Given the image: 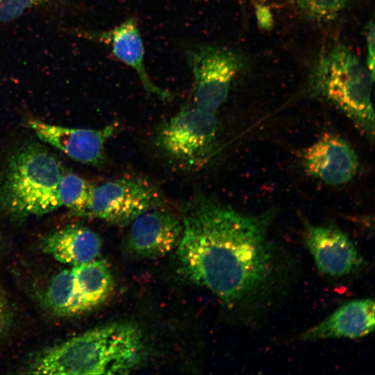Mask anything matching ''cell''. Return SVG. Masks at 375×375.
<instances>
[{
	"label": "cell",
	"instance_id": "obj_1",
	"mask_svg": "<svg viewBox=\"0 0 375 375\" xmlns=\"http://www.w3.org/2000/svg\"><path fill=\"white\" fill-rule=\"evenodd\" d=\"M273 215L244 214L212 197H195L182 219L181 268L228 306L247 315L265 308L289 278V265L268 235Z\"/></svg>",
	"mask_w": 375,
	"mask_h": 375
},
{
	"label": "cell",
	"instance_id": "obj_2",
	"mask_svg": "<svg viewBox=\"0 0 375 375\" xmlns=\"http://www.w3.org/2000/svg\"><path fill=\"white\" fill-rule=\"evenodd\" d=\"M144 344L139 328L115 322L92 328L47 349L31 365L36 374H121L142 363Z\"/></svg>",
	"mask_w": 375,
	"mask_h": 375
},
{
	"label": "cell",
	"instance_id": "obj_3",
	"mask_svg": "<svg viewBox=\"0 0 375 375\" xmlns=\"http://www.w3.org/2000/svg\"><path fill=\"white\" fill-rule=\"evenodd\" d=\"M62 162L40 144L28 143L8 157L0 178V208L14 219L40 216L62 206Z\"/></svg>",
	"mask_w": 375,
	"mask_h": 375
},
{
	"label": "cell",
	"instance_id": "obj_4",
	"mask_svg": "<svg viewBox=\"0 0 375 375\" xmlns=\"http://www.w3.org/2000/svg\"><path fill=\"white\" fill-rule=\"evenodd\" d=\"M374 77L345 44L333 41L318 56L309 78L312 95L342 110L369 139L374 135Z\"/></svg>",
	"mask_w": 375,
	"mask_h": 375
},
{
	"label": "cell",
	"instance_id": "obj_5",
	"mask_svg": "<svg viewBox=\"0 0 375 375\" xmlns=\"http://www.w3.org/2000/svg\"><path fill=\"white\" fill-rule=\"evenodd\" d=\"M219 129L215 112L193 104L160 123L153 142L181 168L197 170L207 165L217 152Z\"/></svg>",
	"mask_w": 375,
	"mask_h": 375
},
{
	"label": "cell",
	"instance_id": "obj_6",
	"mask_svg": "<svg viewBox=\"0 0 375 375\" xmlns=\"http://www.w3.org/2000/svg\"><path fill=\"white\" fill-rule=\"evenodd\" d=\"M162 203L160 192L151 182L140 176H125L92 185L85 217L127 225Z\"/></svg>",
	"mask_w": 375,
	"mask_h": 375
},
{
	"label": "cell",
	"instance_id": "obj_7",
	"mask_svg": "<svg viewBox=\"0 0 375 375\" xmlns=\"http://www.w3.org/2000/svg\"><path fill=\"white\" fill-rule=\"evenodd\" d=\"M193 104L215 112L226 99L231 83L244 61L235 51L217 46L198 47L191 53Z\"/></svg>",
	"mask_w": 375,
	"mask_h": 375
},
{
	"label": "cell",
	"instance_id": "obj_8",
	"mask_svg": "<svg viewBox=\"0 0 375 375\" xmlns=\"http://www.w3.org/2000/svg\"><path fill=\"white\" fill-rule=\"evenodd\" d=\"M27 126L38 138L72 160L99 167L106 160L105 147L115 131L114 124L99 129L69 128L30 119Z\"/></svg>",
	"mask_w": 375,
	"mask_h": 375
},
{
	"label": "cell",
	"instance_id": "obj_9",
	"mask_svg": "<svg viewBox=\"0 0 375 375\" xmlns=\"http://www.w3.org/2000/svg\"><path fill=\"white\" fill-rule=\"evenodd\" d=\"M306 247L319 271L333 278L356 273L363 258L349 236L331 225H308L304 233Z\"/></svg>",
	"mask_w": 375,
	"mask_h": 375
},
{
	"label": "cell",
	"instance_id": "obj_10",
	"mask_svg": "<svg viewBox=\"0 0 375 375\" xmlns=\"http://www.w3.org/2000/svg\"><path fill=\"white\" fill-rule=\"evenodd\" d=\"M303 165L312 177L329 185L351 181L358 169L357 155L342 137L325 133L303 153Z\"/></svg>",
	"mask_w": 375,
	"mask_h": 375
},
{
	"label": "cell",
	"instance_id": "obj_11",
	"mask_svg": "<svg viewBox=\"0 0 375 375\" xmlns=\"http://www.w3.org/2000/svg\"><path fill=\"white\" fill-rule=\"evenodd\" d=\"M127 244L132 253L146 258L165 256L177 247L183 233V222L175 215L160 207L134 219Z\"/></svg>",
	"mask_w": 375,
	"mask_h": 375
},
{
	"label": "cell",
	"instance_id": "obj_12",
	"mask_svg": "<svg viewBox=\"0 0 375 375\" xmlns=\"http://www.w3.org/2000/svg\"><path fill=\"white\" fill-rule=\"evenodd\" d=\"M73 34L100 42L110 47L113 55L131 67L138 74L144 88L163 100H170L173 95L155 85L144 66V50L142 39L134 18H129L119 26L106 31L65 28Z\"/></svg>",
	"mask_w": 375,
	"mask_h": 375
},
{
	"label": "cell",
	"instance_id": "obj_13",
	"mask_svg": "<svg viewBox=\"0 0 375 375\" xmlns=\"http://www.w3.org/2000/svg\"><path fill=\"white\" fill-rule=\"evenodd\" d=\"M374 301L361 299L348 302L318 324L299 335L301 341L332 338L356 339L374 330Z\"/></svg>",
	"mask_w": 375,
	"mask_h": 375
},
{
	"label": "cell",
	"instance_id": "obj_14",
	"mask_svg": "<svg viewBox=\"0 0 375 375\" xmlns=\"http://www.w3.org/2000/svg\"><path fill=\"white\" fill-rule=\"evenodd\" d=\"M41 247L44 253L58 262L74 267L97 259L101 241L92 230L74 224L47 235Z\"/></svg>",
	"mask_w": 375,
	"mask_h": 375
},
{
	"label": "cell",
	"instance_id": "obj_15",
	"mask_svg": "<svg viewBox=\"0 0 375 375\" xmlns=\"http://www.w3.org/2000/svg\"><path fill=\"white\" fill-rule=\"evenodd\" d=\"M75 288L84 312L102 303L112 291L113 278L108 265L102 260L72 267Z\"/></svg>",
	"mask_w": 375,
	"mask_h": 375
},
{
	"label": "cell",
	"instance_id": "obj_16",
	"mask_svg": "<svg viewBox=\"0 0 375 375\" xmlns=\"http://www.w3.org/2000/svg\"><path fill=\"white\" fill-rule=\"evenodd\" d=\"M44 303L58 316L69 317L84 312L72 269L62 270L53 276L45 292Z\"/></svg>",
	"mask_w": 375,
	"mask_h": 375
},
{
	"label": "cell",
	"instance_id": "obj_17",
	"mask_svg": "<svg viewBox=\"0 0 375 375\" xmlns=\"http://www.w3.org/2000/svg\"><path fill=\"white\" fill-rule=\"evenodd\" d=\"M92 185L74 173H65L58 186V196L62 206L69 209L71 213L75 215L85 217Z\"/></svg>",
	"mask_w": 375,
	"mask_h": 375
},
{
	"label": "cell",
	"instance_id": "obj_18",
	"mask_svg": "<svg viewBox=\"0 0 375 375\" xmlns=\"http://www.w3.org/2000/svg\"><path fill=\"white\" fill-rule=\"evenodd\" d=\"M308 19L328 22L336 19L344 10L349 0H292Z\"/></svg>",
	"mask_w": 375,
	"mask_h": 375
},
{
	"label": "cell",
	"instance_id": "obj_19",
	"mask_svg": "<svg viewBox=\"0 0 375 375\" xmlns=\"http://www.w3.org/2000/svg\"><path fill=\"white\" fill-rule=\"evenodd\" d=\"M55 0H0V24L16 20L32 8L44 6Z\"/></svg>",
	"mask_w": 375,
	"mask_h": 375
},
{
	"label": "cell",
	"instance_id": "obj_20",
	"mask_svg": "<svg viewBox=\"0 0 375 375\" xmlns=\"http://www.w3.org/2000/svg\"><path fill=\"white\" fill-rule=\"evenodd\" d=\"M366 41H367V67L374 77V24L373 19H371L366 27Z\"/></svg>",
	"mask_w": 375,
	"mask_h": 375
},
{
	"label": "cell",
	"instance_id": "obj_21",
	"mask_svg": "<svg viewBox=\"0 0 375 375\" xmlns=\"http://www.w3.org/2000/svg\"><path fill=\"white\" fill-rule=\"evenodd\" d=\"M254 8L259 27L264 30L271 29L274 25V19L269 8L261 3H256Z\"/></svg>",
	"mask_w": 375,
	"mask_h": 375
},
{
	"label": "cell",
	"instance_id": "obj_22",
	"mask_svg": "<svg viewBox=\"0 0 375 375\" xmlns=\"http://www.w3.org/2000/svg\"><path fill=\"white\" fill-rule=\"evenodd\" d=\"M11 319V313L8 301L0 291V337L8 330Z\"/></svg>",
	"mask_w": 375,
	"mask_h": 375
}]
</instances>
